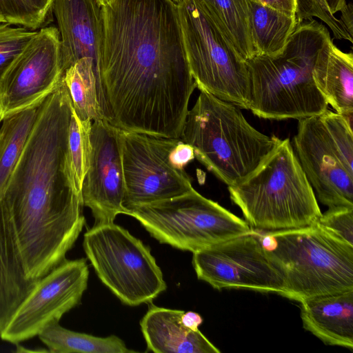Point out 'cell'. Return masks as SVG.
Instances as JSON below:
<instances>
[{
  "label": "cell",
  "mask_w": 353,
  "mask_h": 353,
  "mask_svg": "<svg viewBox=\"0 0 353 353\" xmlns=\"http://www.w3.org/2000/svg\"><path fill=\"white\" fill-rule=\"evenodd\" d=\"M104 118L122 131L179 138L196 88L174 0L103 5Z\"/></svg>",
  "instance_id": "6da1fadb"
},
{
  "label": "cell",
  "mask_w": 353,
  "mask_h": 353,
  "mask_svg": "<svg viewBox=\"0 0 353 353\" xmlns=\"http://www.w3.org/2000/svg\"><path fill=\"white\" fill-rule=\"evenodd\" d=\"M72 104L62 79L38 107L2 199L26 271L43 276L65 259L85 225L68 148Z\"/></svg>",
  "instance_id": "7a4b0ae2"
},
{
  "label": "cell",
  "mask_w": 353,
  "mask_h": 353,
  "mask_svg": "<svg viewBox=\"0 0 353 353\" xmlns=\"http://www.w3.org/2000/svg\"><path fill=\"white\" fill-rule=\"evenodd\" d=\"M330 37L321 23L314 19L304 21L296 26L280 54L255 55L245 61L248 110L274 120H299L325 112L328 104L316 87L312 70Z\"/></svg>",
  "instance_id": "3957f363"
},
{
  "label": "cell",
  "mask_w": 353,
  "mask_h": 353,
  "mask_svg": "<svg viewBox=\"0 0 353 353\" xmlns=\"http://www.w3.org/2000/svg\"><path fill=\"white\" fill-rule=\"evenodd\" d=\"M240 107L200 90L180 139L195 158L228 186L250 175L280 142L252 126Z\"/></svg>",
  "instance_id": "277c9868"
},
{
  "label": "cell",
  "mask_w": 353,
  "mask_h": 353,
  "mask_svg": "<svg viewBox=\"0 0 353 353\" xmlns=\"http://www.w3.org/2000/svg\"><path fill=\"white\" fill-rule=\"evenodd\" d=\"M228 188L250 228L258 232L306 227L322 214L288 138L250 175Z\"/></svg>",
  "instance_id": "5b68a950"
},
{
  "label": "cell",
  "mask_w": 353,
  "mask_h": 353,
  "mask_svg": "<svg viewBox=\"0 0 353 353\" xmlns=\"http://www.w3.org/2000/svg\"><path fill=\"white\" fill-rule=\"evenodd\" d=\"M261 239L282 275L281 296L300 302L353 290V245L317 221L300 228L261 232Z\"/></svg>",
  "instance_id": "8992f818"
},
{
  "label": "cell",
  "mask_w": 353,
  "mask_h": 353,
  "mask_svg": "<svg viewBox=\"0 0 353 353\" xmlns=\"http://www.w3.org/2000/svg\"><path fill=\"white\" fill-rule=\"evenodd\" d=\"M176 3L185 53L196 88L248 110L245 61L201 0H179Z\"/></svg>",
  "instance_id": "52a82bcc"
},
{
  "label": "cell",
  "mask_w": 353,
  "mask_h": 353,
  "mask_svg": "<svg viewBox=\"0 0 353 353\" xmlns=\"http://www.w3.org/2000/svg\"><path fill=\"white\" fill-rule=\"evenodd\" d=\"M161 243L192 253L250 232L245 221L192 188L170 199L128 208Z\"/></svg>",
  "instance_id": "ba28073f"
},
{
  "label": "cell",
  "mask_w": 353,
  "mask_h": 353,
  "mask_svg": "<svg viewBox=\"0 0 353 353\" xmlns=\"http://www.w3.org/2000/svg\"><path fill=\"white\" fill-rule=\"evenodd\" d=\"M83 247L99 279L123 304L150 303L165 290L150 249L114 222L94 224Z\"/></svg>",
  "instance_id": "9c48e42d"
},
{
  "label": "cell",
  "mask_w": 353,
  "mask_h": 353,
  "mask_svg": "<svg viewBox=\"0 0 353 353\" xmlns=\"http://www.w3.org/2000/svg\"><path fill=\"white\" fill-rule=\"evenodd\" d=\"M179 139L121 130L125 209L176 197L193 188L185 169L170 159Z\"/></svg>",
  "instance_id": "30bf717a"
},
{
  "label": "cell",
  "mask_w": 353,
  "mask_h": 353,
  "mask_svg": "<svg viewBox=\"0 0 353 353\" xmlns=\"http://www.w3.org/2000/svg\"><path fill=\"white\" fill-rule=\"evenodd\" d=\"M192 265L197 278L217 290L279 295L283 290L282 275L269 258L261 232L254 230L193 252Z\"/></svg>",
  "instance_id": "8fae6325"
},
{
  "label": "cell",
  "mask_w": 353,
  "mask_h": 353,
  "mask_svg": "<svg viewBox=\"0 0 353 353\" xmlns=\"http://www.w3.org/2000/svg\"><path fill=\"white\" fill-rule=\"evenodd\" d=\"M63 74L59 30L43 27L0 79V122L39 106L59 86Z\"/></svg>",
  "instance_id": "7c38bea8"
},
{
  "label": "cell",
  "mask_w": 353,
  "mask_h": 353,
  "mask_svg": "<svg viewBox=\"0 0 353 353\" xmlns=\"http://www.w3.org/2000/svg\"><path fill=\"white\" fill-rule=\"evenodd\" d=\"M89 269L84 259H65L41 278L1 334L13 344L31 339L77 306L87 288Z\"/></svg>",
  "instance_id": "4fadbf2b"
},
{
  "label": "cell",
  "mask_w": 353,
  "mask_h": 353,
  "mask_svg": "<svg viewBox=\"0 0 353 353\" xmlns=\"http://www.w3.org/2000/svg\"><path fill=\"white\" fill-rule=\"evenodd\" d=\"M292 147L319 201L328 208H353V172L332 143L320 115L299 120Z\"/></svg>",
  "instance_id": "5bb4252c"
},
{
  "label": "cell",
  "mask_w": 353,
  "mask_h": 353,
  "mask_svg": "<svg viewBox=\"0 0 353 353\" xmlns=\"http://www.w3.org/2000/svg\"><path fill=\"white\" fill-rule=\"evenodd\" d=\"M120 133L106 119L92 122V154L81 194L83 205L91 210L94 224L112 223L117 215L127 214L123 206L125 181Z\"/></svg>",
  "instance_id": "9a60e30c"
},
{
  "label": "cell",
  "mask_w": 353,
  "mask_h": 353,
  "mask_svg": "<svg viewBox=\"0 0 353 353\" xmlns=\"http://www.w3.org/2000/svg\"><path fill=\"white\" fill-rule=\"evenodd\" d=\"M52 10L59 26L63 72L78 60L90 58L101 90L103 5L100 0H53Z\"/></svg>",
  "instance_id": "2e32d148"
},
{
  "label": "cell",
  "mask_w": 353,
  "mask_h": 353,
  "mask_svg": "<svg viewBox=\"0 0 353 353\" xmlns=\"http://www.w3.org/2000/svg\"><path fill=\"white\" fill-rule=\"evenodd\" d=\"M303 327L326 345L353 349V290L301 301Z\"/></svg>",
  "instance_id": "e0dca14e"
},
{
  "label": "cell",
  "mask_w": 353,
  "mask_h": 353,
  "mask_svg": "<svg viewBox=\"0 0 353 353\" xmlns=\"http://www.w3.org/2000/svg\"><path fill=\"white\" fill-rule=\"evenodd\" d=\"M39 279L26 272L8 208L0 200V336Z\"/></svg>",
  "instance_id": "ac0fdd59"
},
{
  "label": "cell",
  "mask_w": 353,
  "mask_h": 353,
  "mask_svg": "<svg viewBox=\"0 0 353 353\" xmlns=\"http://www.w3.org/2000/svg\"><path fill=\"white\" fill-rule=\"evenodd\" d=\"M184 311L153 305L140 321L148 350L156 353H220L199 330L182 323Z\"/></svg>",
  "instance_id": "d6986e66"
},
{
  "label": "cell",
  "mask_w": 353,
  "mask_h": 353,
  "mask_svg": "<svg viewBox=\"0 0 353 353\" xmlns=\"http://www.w3.org/2000/svg\"><path fill=\"white\" fill-rule=\"evenodd\" d=\"M316 88L336 112L353 114V54L335 46L330 37L319 51L312 70Z\"/></svg>",
  "instance_id": "ffe728a7"
},
{
  "label": "cell",
  "mask_w": 353,
  "mask_h": 353,
  "mask_svg": "<svg viewBox=\"0 0 353 353\" xmlns=\"http://www.w3.org/2000/svg\"><path fill=\"white\" fill-rule=\"evenodd\" d=\"M252 1L201 0L215 23L245 61L256 55L250 26Z\"/></svg>",
  "instance_id": "44dd1931"
},
{
  "label": "cell",
  "mask_w": 353,
  "mask_h": 353,
  "mask_svg": "<svg viewBox=\"0 0 353 353\" xmlns=\"http://www.w3.org/2000/svg\"><path fill=\"white\" fill-rule=\"evenodd\" d=\"M251 33L256 55L280 54L297 26L296 16H290L258 0L251 2Z\"/></svg>",
  "instance_id": "7402d4cb"
},
{
  "label": "cell",
  "mask_w": 353,
  "mask_h": 353,
  "mask_svg": "<svg viewBox=\"0 0 353 353\" xmlns=\"http://www.w3.org/2000/svg\"><path fill=\"white\" fill-rule=\"evenodd\" d=\"M63 81L79 119H105L103 97L91 59L75 62L65 71Z\"/></svg>",
  "instance_id": "603a6c76"
},
{
  "label": "cell",
  "mask_w": 353,
  "mask_h": 353,
  "mask_svg": "<svg viewBox=\"0 0 353 353\" xmlns=\"http://www.w3.org/2000/svg\"><path fill=\"white\" fill-rule=\"evenodd\" d=\"M39 107V106H38ZM38 107L5 118L0 128V200L34 125Z\"/></svg>",
  "instance_id": "cb8c5ba5"
},
{
  "label": "cell",
  "mask_w": 353,
  "mask_h": 353,
  "mask_svg": "<svg viewBox=\"0 0 353 353\" xmlns=\"http://www.w3.org/2000/svg\"><path fill=\"white\" fill-rule=\"evenodd\" d=\"M39 338L51 353H129L125 343L119 337L111 335L98 337L74 332L52 323L39 334Z\"/></svg>",
  "instance_id": "d4e9b609"
},
{
  "label": "cell",
  "mask_w": 353,
  "mask_h": 353,
  "mask_svg": "<svg viewBox=\"0 0 353 353\" xmlns=\"http://www.w3.org/2000/svg\"><path fill=\"white\" fill-rule=\"evenodd\" d=\"M92 122L90 119H79L72 107L69 125L68 148L75 183L80 192L83 179L90 166L92 154Z\"/></svg>",
  "instance_id": "484cf974"
},
{
  "label": "cell",
  "mask_w": 353,
  "mask_h": 353,
  "mask_svg": "<svg viewBox=\"0 0 353 353\" xmlns=\"http://www.w3.org/2000/svg\"><path fill=\"white\" fill-rule=\"evenodd\" d=\"M0 13L6 23L33 31L43 28L51 17V11L39 0H0Z\"/></svg>",
  "instance_id": "4316f807"
},
{
  "label": "cell",
  "mask_w": 353,
  "mask_h": 353,
  "mask_svg": "<svg viewBox=\"0 0 353 353\" xmlns=\"http://www.w3.org/2000/svg\"><path fill=\"white\" fill-rule=\"evenodd\" d=\"M327 135L347 168L353 172L352 117L328 109L320 114Z\"/></svg>",
  "instance_id": "83f0119b"
},
{
  "label": "cell",
  "mask_w": 353,
  "mask_h": 353,
  "mask_svg": "<svg viewBox=\"0 0 353 353\" xmlns=\"http://www.w3.org/2000/svg\"><path fill=\"white\" fill-rule=\"evenodd\" d=\"M37 32L8 23H0V79Z\"/></svg>",
  "instance_id": "f1b7e54d"
},
{
  "label": "cell",
  "mask_w": 353,
  "mask_h": 353,
  "mask_svg": "<svg viewBox=\"0 0 353 353\" xmlns=\"http://www.w3.org/2000/svg\"><path fill=\"white\" fill-rule=\"evenodd\" d=\"M316 221L338 238L353 245V208H328Z\"/></svg>",
  "instance_id": "f546056e"
},
{
  "label": "cell",
  "mask_w": 353,
  "mask_h": 353,
  "mask_svg": "<svg viewBox=\"0 0 353 353\" xmlns=\"http://www.w3.org/2000/svg\"><path fill=\"white\" fill-rule=\"evenodd\" d=\"M195 158L193 148L181 139L173 148L170 159L173 164L180 168H184Z\"/></svg>",
  "instance_id": "4dcf8cb0"
},
{
  "label": "cell",
  "mask_w": 353,
  "mask_h": 353,
  "mask_svg": "<svg viewBox=\"0 0 353 353\" xmlns=\"http://www.w3.org/2000/svg\"><path fill=\"white\" fill-rule=\"evenodd\" d=\"M262 4L290 16H296V0H258Z\"/></svg>",
  "instance_id": "1f68e13d"
},
{
  "label": "cell",
  "mask_w": 353,
  "mask_h": 353,
  "mask_svg": "<svg viewBox=\"0 0 353 353\" xmlns=\"http://www.w3.org/2000/svg\"><path fill=\"white\" fill-rule=\"evenodd\" d=\"M341 12L339 19L342 22L347 33L353 34V7L352 3H348L339 11Z\"/></svg>",
  "instance_id": "d6a6232c"
},
{
  "label": "cell",
  "mask_w": 353,
  "mask_h": 353,
  "mask_svg": "<svg viewBox=\"0 0 353 353\" xmlns=\"http://www.w3.org/2000/svg\"><path fill=\"white\" fill-rule=\"evenodd\" d=\"M181 321L186 327L194 331L198 330L199 325L203 323V319L200 314L192 311L184 312Z\"/></svg>",
  "instance_id": "836d02e7"
},
{
  "label": "cell",
  "mask_w": 353,
  "mask_h": 353,
  "mask_svg": "<svg viewBox=\"0 0 353 353\" xmlns=\"http://www.w3.org/2000/svg\"><path fill=\"white\" fill-rule=\"evenodd\" d=\"M332 14L339 12L346 4L345 0H324Z\"/></svg>",
  "instance_id": "e575fe53"
},
{
  "label": "cell",
  "mask_w": 353,
  "mask_h": 353,
  "mask_svg": "<svg viewBox=\"0 0 353 353\" xmlns=\"http://www.w3.org/2000/svg\"><path fill=\"white\" fill-rule=\"evenodd\" d=\"M16 352H49L48 350L41 349V350H28L23 347L17 345V349L16 350Z\"/></svg>",
  "instance_id": "d590c367"
},
{
  "label": "cell",
  "mask_w": 353,
  "mask_h": 353,
  "mask_svg": "<svg viewBox=\"0 0 353 353\" xmlns=\"http://www.w3.org/2000/svg\"><path fill=\"white\" fill-rule=\"evenodd\" d=\"M40 2H41L47 9H48L50 11H52V3L53 0H39Z\"/></svg>",
  "instance_id": "8d00e7d4"
},
{
  "label": "cell",
  "mask_w": 353,
  "mask_h": 353,
  "mask_svg": "<svg viewBox=\"0 0 353 353\" xmlns=\"http://www.w3.org/2000/svg\"><path fill=\"white\" fill-rule=\"evenodd\" d=\"M6 23V21L3 15L0 13V23Z\"/></svg>",
  "instance_id": "74e56055"
},
{
  "label": "cell",
  "mask_w": 353,
  "mask_h": 353,
  "mask_svg": "<svg viewBox=\"0 0 353 353\" xmlns=\"http://www.w3.org/2000/svg\"><path fill=\"white\" fill-rule=\"evenodd\" d=\"M103 5H105L110 2L112 0H100Z\"/></svg>",
  "instance_id": "f35d334b"
},
{
  "label": "cell",
  "mask_w": 353,
  "mask_h": 353,
  "mask_svg": "<svg viewBox=\"0 0 353 353\" xmlns=\"http://www.w3.org/2000/svg\"><path fill=\"white\" fill-rule=\"evenodd\" d=\"M176 3H177L179 0H174Z\"/></svg>",
  "instance_id": "ab89813d"
}]
</instances>
